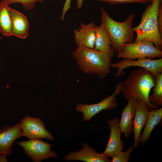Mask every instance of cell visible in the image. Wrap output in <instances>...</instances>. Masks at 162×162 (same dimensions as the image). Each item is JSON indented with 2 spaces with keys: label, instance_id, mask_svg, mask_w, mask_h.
Returning <instances> with one entry per match:
<instances>
[{
  "label": "cell",
  "instance_id": "cell-21",
  "mask_svg": "<svg viewBox=\"0 0 162 162\" xmlns=\"http://www.w3.org/2000/svg\"><path fill=\"white\" fill-rule=\"evenodd\" d=\"M44 0H2L1 2L4 4L9 5L10 4L19 3L22 4L24 9L27 10H33L35 3L37 2H43Z\"/></svg>",
  "mask_w": 162,
  "mask_h": 162
},
{
  "label": "cell",
  "instance_id": "cell-3",
  "mask_svg": "<svg viewBox=\"0 0 162 162\" xmlns=\"http://www.w3.org/2000/svg\"><path fill=\"white\" fill-rule=\"evenodd\" d=\"M100 12L101 24L107 31L111 46L116 52H121L125 43L134 42V32L132 24L135 13H131L124 22H118L112 19L102 7Z\"/></svg>",
  "mask_w": 162,
  "mask_h": 162
},
{
  "label": "cell",
  "instance_id": "cell-18",
  "mask_svg": "<svg viewBox=\"0 0 162 162\" xmlns=\"http://www.w3.org/2000/svg\"><path fill=\"white\" fill-rule=\"evenodd\" d=\"M95 39L94 49L99 51L108 52L113 49L110 36L106 29L100 23L95 32Z\"/></svg>",
  "mask_w": 162,
  "mask_h": 162
},
{
  "label": "cell",
  "instance_id": "cell-7",
  "mask_svg": "<svg viewBox=\"0 0 162 162\" xmlns=\"http://www.w3.org/2000/svg\"><path fill=\"white\" fill-rule=\"evenodd\" d=\"M138 66L143 68L151 72L154 78L162 73V58L152 60L147 58L137 59V60L124 58L118 62L111 63L110 67L115 68L117 70L115 74V77L118 78L122 75L125 69L131 67Z\"/></svg>",
  "mask_w": 162,
  "mask_h": 162
},
{
  "label": "cell",
  "instance_id": "cell-13",
  "mask_svg": "<svg viewBox=\"0 0 162 162\" xmlns=\"http://www.w3.org/2000/svg\"><path fill=\"white\" fill-rule=\"evenodd\" d=\"M82 149L74 152H68L63 158L68 161L78 160L86 162H109L111 160L102 153L97 152L85 142L82 145Z\"/></svg>",
  "mask_w": 162,
  "mask_h": 162
},
{
  "label": "cell",
  "instance_id": "cell-10",
  "mask_svg": "<svg viewBox=\"0 0 162 162\" xmlns=\"http://www.w3.org/2000/svg\"><path fill=\"white\" fill-rule=\"evenodd\" d=\"M119 120L115 118L107 122L110 129V136L106 149L102 154L107 158H112L124 149V144L121 139L122 134L119 128Z\"/></svg>",
  "mask_w": 162,
  "mask_h": 162
},
{
  "label": "cell",
  "instance_id": "cell-12",
  "mask_svg": "<svg viewBox=\"0 0 162 162\" xmlns=\"http://www.w3.org/2000/svg\"><path fill=\"white\" fill-rule=\"evenodd\" d=\"M80 27L74 29V39L77 46H85L94 49L95 39V30L98 26L94 22L85 24L80 23Z\"/></svg>",
  "mask_w": 162,
  "mask_h": 162
},
{
  "label": "cell",
  "instance_id": "cell-26",
  "mask_svg": "<svg viewBox=\"0 0 162 162\" xmlns=\"http://www.w3.org/2000/svg\"><path fill=\"white\" fill-rule=\"evenodd\" d=\"M84 0H77L76 7L77 9H79L82 7L83 2Z\"/></svg>",
  "mask_w": 162,
  "mask_h": 162
},
{
  "label": "cell",
  "instance_id": "cell-28",
  "mask_svg": "<svg viewBox=\"0 0 162 162\" xmlns=\"http://www.w3.org/2000/svg\"><path fill=\"white\" fill-rule=\"evenodd\" d=\"M148 2L150 3H151L153 2V0H148Z\"/></svg>",
  "mask_w": 162,
  "mask_h": 162
},
{
  "label": "cell",
  "instance_id": "cell-20",
  "mask_svg": "<svg viewBox=\"0 0 162 162\" xmlns=\"http://www.w3.org/2000/svg\"><path fill=\"white\" fill-rule=\"evenodd\" d=\"M155 85L152 89L153 93L149 95V102L159 107L162 106V73L159 74L155 79Z\"/></svg>",
  "mask_w": 162,
  "mask_h": 162
},
{
  "label": "cell",
  "instance_id": "cell-24",
  "mask_svg": "<svg viewBox=\"0 0 162 162\" xmlns=\"http://www.w3.org/2000/svg\"><path fill=\"white\" fill-rule=\"evenodd\" d=\"M157 22L159 31L162 37V2L160 3L158 9Z\"/></svg>",
  "mask_w": 162,
  "mask_h": 162
},
{
  "label": "cell",
  "instance_id": "cell-2",
  "mask_svg": "<svg viewBox=\"0 0 162 162\" xmlns=\"http://www.w3.org/2000/svg\"><path fill=\"white\" fill-rule=\"evenodd\" d=\"M122 83L121 92L126 100L134 97L145 103L150 110L159 108L148 99L150 91L155 85V78L151 72L141 68L134 70Z\"/></svg>",
  "mask_w": 162,
  "mask_h": 162
},
{
  "label": "cell",
  "instance_id": "cell-16",
  "mask_svg": "<svg viewBox=\"0 0 162 162\" xmlns=\"http://www.w3.org/2000/svg\"><path fill=\"white\" fill-rule=\"evenodd\" d=\"M12 21V35L22 39L26 38L29 28L28 20L23 14L8 6Z\"/></svg>",
  "mask_w": 162,
  "mask_h": 162
},
{
  "label": "cell",
  "instance_id": "cell-15",
  "mask_svg": "<svg viewBox=\"0 0 162 162\" xmlns=\"http://www.w3.org/2000/svg\"><path fill=\"white\" fill-rule=\"evenodd\" d=\"M136 99L135 97H133L128 100V104L122 111L121 118L118 122L121 133H124L127 138L129 137L133 132V122Z\"/></svg>",
  "mask_w": 162,
  "mask_h": 162
},
{
  "label": "cell",
  "instance_id": "cell-23",
  "mask_svg": "<svg viewBox=\"0 0 162 162\" xmlns=\"http://www.w3.org/2000/svg\"><path fill=\"white\" fill-rule=\"evenodd\" d=\"M110 4H125L130 3H141L146 4L149 2L148 0H97Z\"/></svg>",
  "mask_w": 162,
  "mask_h": 162
},
{
  "label": "cell",
  "instance_id": "cell-9",
  "mask_svg": "<svg viewBox=\"0 0 162 162\" xmlns=\"http://www.w3.org/2000/svg\"><path fill=\"white\" fill-rule=\"evenodd\" d=\"M19 123L23 136L29 139H46L52 141L54 140L52 134L47 130L39 117L25 116Z\"/></svg>",
  "mask_w": 162,
  "mask_h": 162
},
{
  "label": "cell",
  "instance_id": "cell-14",
  "mask_svg": "<svg viewBox=\"0 0 162 162\" xmlns=\"http://www.w3.org/2000/svg\"><path fill=\"white\" fill-rule=\"evenodd\" d=\"M150 110L145 103L139 99H136L133 122L134 139L133 146L135 148L138 146L141 131L146 123Z\"/></svg>",
  "mask_w": 162,
  "mask_h": 162
},
{
  "label": "cell",
  "instance_id": "cell-6",
  "mask_svg": "<svg viewBox=\"0 0 162 162\" xmlns=\"http://www.w3.org/2000/svg\"><path fill=\"white\" fill-rule=\"evenodd\" d=\"M122 87V82H120L117 85L115 91L112 95L105 98L98 103L90 105L77 104L76 110L82 112L84 121H88L95 115L102 110L115 109L118 105L116 95H118L120 93Z\"/></svg>",
  "mask_w": 162,
  "mask_h": 162
},
{
  "label": "cell",
  "instance_id": "cell-17",
  "mask_svg": "<svg viewBox=\"0 0 162 162\" xmlns=\"http://www.w3.org/2000/svg\"><path fill=\"white\" fill-rule=\"evenodd\" d=\"M162 117V108L150 110L144 130L140 136L139 143L144 145L149 140L150 135L154 127L160 122Z\"/></svg>",
  "mask_w": 162,
  "mask_h": 162
},
{
  "label": "cell",
  "instance_id": "cell-8",
  "mask_svg": "<svg viewBox=\"0 0 162 162\" xmlns=\"http://www.w3.org/2000/svg\"><path fill=\"white\" fill-rule=\"evenodd\" d=\"M16 142L23 148L24 153L34 162H40L43 160L58 157L57 154L51 150V144L41 139H29Z\"/></svg>",
  "mask_w": 162,
  "mask_h": 162
},
{
  "label": "cell",
  "instance_id": "cell-1",
  "mask_svg": "<svg viewBox=\"0 0 162 162\" xmlns=\"http://www.w3.org/2000/svg\"><path fill=\"white\" fill-rule=\"evenodd\" d=\"M115 53L113 49L109 52H105L85 46H78L73 52V56L84 72L94 74L103 80L111 71V60Z\"/></svg>",
  "mask_w": 162,
  "mask_h": 162
},
{
  "label": "cell",
  "instance_id": "cell-11",
  "mask_svg": "<svg viewBox=\"0 0 162 162\" xmlns=\"http://www.w3.org/2000/svg\"><path fill=\"white\" fill-rule=\"evenodd\" d=\"M22 136L23 134L19 123L12 127L7 125L3 127L0 130V155H11L14 142Z\"/></svg>",
  "mask_w": 162,
  "mask_h": 162
},
{
  "label": "cell",
  "instance_id": "cell-25",
  "mask_svg": "<svg viewBox=\"0 0 162 162\" xmlns=\"http://www.w3.org/2000/svg\"><path fill=\"white\" fill-rule=\"evenodd\" d=\"M71 1V0H66L64 3L60 17L61 20L62 21L64 19L66 13L70 8Z\"/></svg>",
  "mask_w": 162,
  "mask_h": 162
},
{
  "label": "cell",
  "instance_id": "cell-27",
  "mask_svg": "<svg viewBox=\"0 0 162 162\" xmlns=\"http://www.w3.org/2000/svg\"><path fill=\"white\" fill-rule=\"evenodd\" d=\"M7 156L5 154L0 155V162H7Z\"/></svg>",
  "mask_w": 162,
  "mask_h": 162
},
{
  "label": "cell",
  "instance_id": "cell-5",
  "mask_svg": "<svg viewBox=\"0 0 162 162\" xmlns=\"http://www.w3.org/2000/svg\"><path fill=\"white\" fill-rule=\"evenodd\" d=\"M162 57V50L149 41L126 43L122 50L117 53L116 55L118 58L134 60L143 58L152 59Z\"/></svg>",
  "mask_w": 162,
  "mask_h": 162
},
{
  "label": "cell",
  "instance_id": "cell-22",
  "mask_svg": "<svg viewBox=\"0 0 162 162\" xmlns=\"http://www.w3.org/2000/svg\"><path fill=\"white\" fill-rule=\"evenodd\" d=\"M133 146H130L125 151H122L113 156L111 162H128L130 158V155L134 150Z\"/></svg>",
  "mask_w": 162,
  "mask_h": 162
},
{
  "label": "cell",
  "instance_id": "cell-29",
  "mask_svg": "<svg viewBox=\"0 0 162 162\" xmlns=\"http://www.w3.org/2000/svg\"><path fill=\"white\" fill-rule=\"evenodd\" d=\"M2 38V37L0 36V40H1Z\"/></svg>",
  "mask_w": 162,
  "mask_h": 162
},
{
  "label": "cell",
  "instance_id": "cell-4",
  "mask_svg": "<svg viewBox=\"0 0 162 162\" xmlns=\"http://www.w3.org/2000/svg\"><path fill=\"white\" fill-rule=\"evenodd\" d=\"M162 0H153L148 4L142 14L140 24L133 28L136 33L134 42L149 41L155 46L162 50V37L158 29L157 13L158 8Z\"/></svg>",
  "mask_w": 162,
  "mask_h": 162
},
{
  "label": "cell",
  "instance_id": "cell-19",
  "mask_svg": "<svg viewBox=\"0 0 162 162\" xmlns=\"http://www.w3.org/2000/svg\"><path fill=\"white\" fill-rule=\"evenodd\" d=\"M8 6L0 2V32L6 37L12 35L11 19Z\"/></svg>",
  "mask_w": 162,
  "mask_h": 162
}]
</instances>
